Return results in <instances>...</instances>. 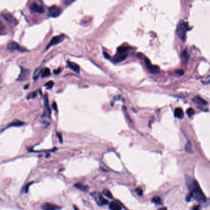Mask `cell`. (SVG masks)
Instances as JSON below:
<instances>
[{"label":"cell","mask_w":210,"mask_h":210,"mask_svg":"<svg viewBox=\"0 0 210 210\" xmlns=\"http://www.w3.org/2000/svg\"><path fill=\"white\" fill-rule=\"evenodd\" d=\"M187 186L189 189L188 194L190 195L192 198H193L200 203L206 202V197L204 195L198 182L196 180L193 179L192 181H190V183H187Z\"/></svg>","instance_id":"1"},{"label":"cell","mask_w":210,"mask_h":210,"mask_svg":"<svg viewBox=\"0 0 210 210\" xmlns=\"http://www.w3.org/2000/svg\"><path fill=\"white\" fill-rule=\"evenodd\" d=\"M188 29H189V28H188V23L185 22H181V24H179L178 27H177L176 33H177L179 37L183 41L185 40V38H186V32H187Z\"/></svg>","instance_id":"2"},{"label":"cell","mask_w":210,"mask_h":210,"mask_svg":"<svg viewBox=\"0 0 210 210\" xmlns=\"http://www.w3.org/2000/svg\"><path fill=\"white\" fill-rule=\"evenodd\" d=\"M7 48L10 51H17L21 52H25L29 51L27 50V49L21 46H20L17 43L15 42V41H10V42L8 43Z\"/></svg>","instance_id":"3"},{"label":"cell","mask_w":210,"mask_h":210,"mask_svg":"<svg viewBox=\"0 0 210 210\" xmlns=\"http://www.w3.org/2000/svg\"><path fill=\"white\" fill-rule=\"evenodd\" d=\"M51 112L50 110V107H49V106L48 96V94H46L44 98V109L42 117L43 118H48L49 119V118H51Z\"/></svg>","instance_id":"4"},{"label":"cell","mask_w":210,"mask_h":210,"mask_svg":"<svg viewBox=\"0 0 210 210\" xmlns=\"http://www.w3.org/2000/svg\"><path fill=\"white\" fill-rule=\"evenodd\" d=\"M64 38H65V35H64V34H61V35H59L54 36V37L51 39L50 42L48 43L46 48V49L48 50L49 48L52 47V46L56 45V44L60 43L62 42V41H64Z\"/></svg>","instance_id":"5"},{"label":"cell","mask_w":210,"mask_h":210,"mask_svg":"<svg viewBox=\"0 0 210 210\" xmlns=\"http://www.w3.org/2000/svg\"><path fill=\"white\" fill-rule=\"evenodd\" d=\"M62 13V10L60 8L56 5L51 6L48 8V15L52 17H57Z\"/></svg>","instance_id":"6"},{"label":"cell","mask_w":210,"mask_h":210,"mask_svg":"<svg viewBox=\"0 0 210 210\" xmlns=\"http://www.w3.org/2000/svg\"><path fill=\"white\" fill-rule=\"evenodd\" d=\"M21 68V73L17 78V81H23L27 80L29 78L30 73V70L29 69L24 68L22 67H20Z\"/></svg>","instance_id":"7"},{"label":"cell","mask_w":210,"mask_h":210,"mask_svg":"<svg viewBox=\"0 0 210 210\" xmlns=\"http://www.w3.org/2000/svg\"><path fill=\"white\" fill-rule=\"evenodd\" d=\"M2 16L4 18V19L6 20L8 22H9L10 24L12 25H16L18 24V21L14 17L13 14L11 13H8V12H4L2 13Z\"/></svg>","instance_id":"8"},{"label":"cell","mask_w":210,"mask_h":210,"mask_svg":"<svg viewBox=\"0 0 210 210\" xmlns=\"http://www.w3.org/2000/svg\"><path fill=\"white\" fill-rule=\"evenodd\" d=\"M145 65H146L147 66V68L148 70L151 73L156 74L160 72L159 67L157 65H152L150 60H149V59L145 58Z\"/></svg>","instance_id":"9"},{"label":"cell","mask_w":210,"mask_h":210,"mask_svg":"<svg viewBox=\"0 0 210 210\" xmlns=\"http://www.w3.org/2000/svg\"><path fill=\"white\" fill-rule=\"evenodd\" d=\"M30 8L32 13H38V14H42L44 12V9L41 5H38L37 3L33 2L30 6Z\"/></svg>","instance_id":"10"},{"label":"cell","mask_w":210,"mask_h":210,"mask_svg":"<svg viewBox=\"0 0 210 210\" xmlns=\"http://www.w3.org/2000/svg\"><path fill=\"white\" fill-rule=\"evenodd\" d=\"M43 210H60L62 207L51 203H44L41 206Z\"/></svg>","instance_id":"11"},{"label":"cell","mask_w":210,"mask_h":210,"mask_svg":"<svg viewBox=\"0 0 210 210\" xmlns=\"http://www.w3.org/2000/svg\"><path fill=\"white\" fill-rule=\"evenodd\" d=\"M127 57H128V54L126 53H125V54L117 53V54L114 57L112 60L114 63H119V62H121L123 61V60H125Z\"/></svg>","instance_id":"12"},{"label":"cell","mask_w":210,"mask_h":210,"mask_svg":"<svg viewBox=\"0 0 210 210\" xmlns=\"http://www.w3.org/2000/svg\"><path fill=\"white\" fill-rule=\"evenodd\" d=\"M24 124H25V123L22 122V121L14 120V122H11V123L10 124H9L7 127L5 128V130L9 128H10V127H13V126H14V127H19V126H22L24 125Z\"/></svg>","instance_id":"13"},{"label":"cell","mask_w":210,"mask_h":210,"mask_svg":"<svg viewBox=\"0 0 210 210\" xmlns=\"http://www.w3.org/2000/svg\"><path fill=\"white\" fill-rule=\"evenodd\" d=\"M68 66L72 70L75 71V72L79 73L80 72V66L78 65L75 62H67Z\"/></svg>","instance_id":"14"},{"label":"cell","mask_w":210,"mask_h":210,"mask_svg":"<svg viewBox=\"0 0 210 210\" xmlns=\"http://www.w3.org/2000/svg\"><path fill=\"white\" fill-rule=\"evenodd\" d=\"M193 101L195 102L197 104L201 105V106H206V105L208 104V102L199 96L195 97L193 99Z\"/></svg>","instance_id":"15"},{"label":"cell","mask_w":210,"mask_h":210,"mask_svg":"<svg viewBox=\"0 0 210 210\" xmlns=\"http://www.w3.org/2000/svg\"><path fill=\"white\" fill-rule=\"evenodd\" d=\"M42 70H43L42 65L40 66V67H38V68H36L34 73H33V80H36L38 78V77L40 76V74H41V72H42Z\"/></svg>","instance_id":"16"},{"label":"cell","mask_w":210,"mask_h":210,"mask_svg":"<svg viewBox=\"0 0 210 210\" xmlns=\"http://www.w3.org/2000/svg\"><path fill=\"white\" fill-rule=\"evenodd\" d=\"M109 208H110V209L111 210H121L122 209V207H121L120 204L115 201H114L112 203H110V205H109Z\"/></svg>","instance_id":"17"},{"label":"cell","mask_w":210,"mask_h":210,"mask_svg":"<svg viewBox=\"0 0 210 210\" xmlns=\"http://www.w3.org/2000/svg\"><path fill=\"white\" fill-rule=\"evenodd\" d=\"M184 112H183V110L181 108H178L174 110V116L178 118H182L184 117Z\"/></svg>","instance_id":"18"},{"label":"cell","mask_w":210,"mask_h":210,"mask_svg":"<svg viewBox=\"0 0 210 210\" xmlns=\"http://www.w3.org/2000/svg\"><path fill=\"white\" fill-rule=\"evenodd\" d=\"M41 77L44 78V77H48V76H50L51 75V71L50 69L49 68H44L43 69L42 72H41Z\"/></svg>","instance_id":"19"},{"label":"cell","mask_w":210,"mask_h":210,"mask_svg":"<svg viewBox=\"0 0 210 210\" xmlns=\"http://www.w3.org/2000/svg\"><path fill=\"white\" fill-rule=\"evenodd\" d=\"M152 202L155 203V204H157V205H161L163 204V201L161 198L159 196H154L153 198L152 199Z\"/></svg>","instance_id":"20"},{"label":"cell","mask_w":210,"mask_h":210,"mask_svg":"<svg viewBox=\"0 0 210 210\" xmlns=\"http://www.w3.org/2000/svg\"><path fill=\"white\" fill-rule=\"evenodd\" d=\"M74 186L76 188H77L78 189L82 191H87V188H88L87 186H86V185L80 184V183H76V184H75V185H74Z\"/></svg>","instance_id":"21"},{"label":"cell","mask_w":210,"mask_h":210,"mask_svg":"<svg viewBox=\"0 0 210 210\" xmlns=\"http://www.w3.org/2000/svg\"><path fill=\"white\" fill-rule=\"evenodd\" d=\"M129 48L127 46H122L119 47L118 48V53H121V54H125V52H126L128 50Z\"/></svg>","instance_id":"22"},{"label":"cell","mask_w":210,"mask_h":210,"mask_svg":"<svg viewBox=\"0 0 210 210\" xmlns=\"http://www.w3.org/2000/svg\"><path fill=\"white\" fill-rule=\"evenodd\" d=\"M99 203L101 205H104L108 203V201L106 199H105L102 195H99Z\"/></svg>","instance_id":"23"},{"label":"cell","mask_w":210,"mask_h":210,"mask_svg":"<svg viewBox=\"0 0 210 210\" xmlns=\"http://www.w3.org/2000/svg\"><path fill=\"white\" fill-rule=\"evenodd\" d=\"M54 84V83L53 81H48L47 83H45L44 87H45L47 89H50L53 87Z\"/></svg>","instance_id":"24"},{"label":"cell","mask_w":210,"mask_h":210,"mask_svg":"<svg viewBox=\"0 0 210 210\" xmlns=\"http://www.w3.org/2000/svg\"><path fill=\"white\" fill-rule=\"evenodd\" d=\"M103 194L105 196H107V197H108L109 198H110V199L113 198L112 194V193L109 190H107V189L104 190L103 191Z\"/></svg>","instance_id":"25"},{"label":"cell","mask_w":210,"mask_h":210,"mask_svg":"<svg viewBox=\"0 0 210 210\" xmlns=\"http://www.w3.org/2000/svg\"><path fill=\"white\" fill-rule=\"evenodd\" d=\"M37 96V92L36 91H33V92H30L29 95H27V99H35L36 97Z\"/></svg>","instance_id":"26"},{"label":"cell","mask_w":210,"mask_h":210,"mask_svg":"<svg viewBox=\"0 0 210 210\" xmlns=\"http://www.w3.org/2000/svg\"><path fill=\"white\" fill-rule=\"evenodd\" d=\"M186 113H187V115L188 117H191L193 116V115H194L195 111H194V110H193V109L192 108H188L187 110Z\"/></svg>","instance_id":"27"},{"label":"cell","mask_w":210,"mask_h":210,"mask_svg":"<svg viewBox=\"0 0 210 210\" xmlns=\"http://www.w3.org/2000/svg\"><path fill=\"white\" fill-rule=\"evenodd\" d=\"M33 182H29L27 184H26V185H25V186L24 187V188H23V192H24V193H27L28 191H29V187L30 185H31V184H32Z\"/></svg>","instance_id":"28"},{"label":"cell","mask_w":210,"mask_h":210,"mask_svg":"<svg viewBox=\"0 0 210 210\" xmlns=\"http://www.w3.org/2000/svg\"><path fill=\"white\" fill-rule=\"evenodd\" d=\"M185 150L188 152H192V149H191V144L189 142H188L187 143V144L185 145Z\"/></svg>","instance_id":"29"},{"label":"cell","mask_w":210,"mask_h":210,"mask_svg":"<svg viewBox=\"0 0 210 210\" xmlns=\"http://www.w3.org/2000/svg\"><path fill=\"white\" fill-rule=\"evenodd\" d=\"M136 192H137V193L138 194V195L142 196L143 195V190L141 187H138L136 189Z\"/></svg>","instance_id":"30"},{"label":"cell","mask_w":210,"mask_h":210,"mask_svg":"<svg viewBox=\"0 0 210 210\" xmlns=\"http://www.w3.org/2000/svg\"><path fill=\"white\" fill-rule=\"evenodd\" d=\"M61 71H62V70H61V68H58V69H56V70H54V75H59V74H60V73L61 72Z\"/></svg>","instance_id":"31"},{"label":"cell","mask_w":210,"mask_h":210,"mask_svg":"<svg viewBox=\"0 0 210 210\" xmlns=\"http://www.w3.org/2000/svg\"><path fill=\"white\" fill-rule=\"evenodd\" d=\"M52 108H53L54 110H55L56 111H57V103H56V102H54L53 103H52Z\"/></svg>","instance_id":"32"},{"label":"cell","mask_w":210,"mask_h":210,"mask_svg":"<svg viewBox=\"0 0 210 210\" xmlns=\"http://www.w3.org/2000/svg\"><path fill=\"white\" fill-rule=\"evenodd\" d=\"M4 29H5V26H4L2 22L1 21V20H0V33L3 31Z\"/></svg>","instance_id":"33"},{"label":"cell","mask_w":210,"mask_h":210,"mask_svg":"<svg viewBox=\"0 0 210 210\" xmlns=\"http://www.w3.org/2000/svg\"><path fill=\"white\" fill-rule=\"evenodd\" d=\"M176 73L179 75H184V71L182 70H177L176 71Z\"/></svg>","instance_id":"34"},{"label":"cell","mask_w":210,"mask_h":210,"mask_svg":"<svg viewBox=\"0 0 210 210\" xmlns=\"http://www.w3.org/2000/svg\"><path fill=\"white\" fill-rule=\"evenodd\" d=\"M57 137H58L60 142H61L62 143V137L61 134L59 133H57Z\"/></svg>","instance_id":"35"},{"label":"cell","mask_w":210,"mask_h":210,"mask_svg":"<svg viewBox=\"0 0 210 210\" xmlns=\"http://www.w3.org/2000/svg\"><path fill=\"white\" fill-rule=\"evenodd\" d=\"M73 2H74V1H70V0H67V1H65L64 3H65L66 6H68V5H70L71 3H73Z\"/></svg>","instance_id":"36"},{"label":"cell","mask_w":210,"mask_h":210,"mask_svg":"<svg viewBox=\"0 0 210 210\" xmlns=\"http://www.w3.org/2000/svg\"><path fill=\"white\" fill-rule=\"evenodd\" d=\"M103 56H104L105 58H106V59H110V56H109L108 53H107V52H103Z\"/></svg>","instance_id":"37"},{"label":"cell","mask_w":210,"mask_h":210,"mask_svg":"<svg viewBox=\"0 0 210 210\" xmlns=\"http://www.w3.org/2000/svg\"><path fill=\"white\" fill-rule=\"evenodd\" d=\"M192 210H200V206H199L198 205L194 206L193 207V208H192Z\"/></svg>","instance_id":"38"},{"label":"cell","mask_w":210,"mask_h":210,"mask_svg":"<svg viewBox=\"0 0 210 210\" xmlns=\"http://www.w3.org/2000/svg\"><path fill=\"white\" fill-rule=\"evenodd\" d=\"M158 210H168V209H167V208H166V207H163V208H160V209H158Z\"/></svg>","instance_id":"39"},{"label":"cell","mask_w":210,"mask_h":210,"mask_svg":"<svg viewBox=\"0 0 210 210\" xmlns=\"http://www.w3.org/2000/svg\"><path fill=\"white\" fill-rule=\"evenodd\" d=\"M73 208H74V210H80L78 208L77 206H75V205L73 206Z\"/></svg>","instance_id":"40"}]
</instances>
